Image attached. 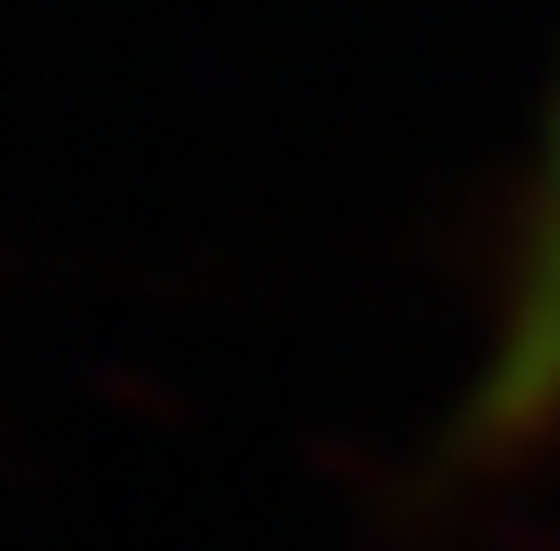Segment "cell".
<instances>
[{"label": "cell", "mask_w": 560, "mask_h": 551, "mask_svg": "<svg viewBox=\"0 0 560 551\" xmlns=\"http://www.w3.org/2000/svg\"><path fill=\"white\" fill-rule=\"evenodd\" d=\"M560 425V99H551V136L534 163V199H524V245H515V281L498 307V343L470 389V434L515 453Z\"/></svg>", "instance_id": "1"}]
</instances>
